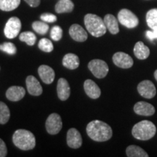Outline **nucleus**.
<instances>
[{
    "mask_svg": "<svg viewBox=\"0 0 157 157\" xmlns=\"http://www.w3.org/2000/svg\"><path fill=\"white\" fill-rule=\"evenodd\" d=\"M87 133L92 140L97 142H104L110 140L113 132L108 124L100 120L90 121L87 126Z\"/></svg>",
    "mask_w": 157,
    "mask_h": 157,
    "instance_id": "1",
    "label": "nucleus"
},
{
    "mask_svg": "<svg viewBox=\"0 0 157 157\" xmlns=\"http://www.w3.org/2000/svg\"><path fill=\"white\" fill-rule=\"evenodd\" d=\"M14 145L23 151L33 149L36 146V139L34 134L26 129H17L13 136Z\"/></svg>",
    "mask_w": 157,
    "mask_h": 157,
    "instance_id": "2",
    "label": "nucleus"
},
{
    "mask_svg": "<svg viewBox=\"0 0 157 157\" xmlns=\"http://www.w3.org/2000/svg\"><path fill=\"white\" fill-rule=\"evenodd\" d=\"M84 25L92 36L101 37L106 33V26L101 17L95 14H87L84 16Z\"/></svg>",
    "mask_w": 157,
    "mask_h": 157,
    "instance_id": "3",
    "label": "nucleus"
},
{
    "mask_svg": "<svg viewBox=\"0 0 157 157\" xmlns=\"http://www.w3.org/2000/svg\"><path fill=\"white\" fill-rule=\"evenodd\" d=\"M156 132V127L154 124L148 120H143L137 123L132 130L133 137L140 140H150Z\"/></svg>",
    "mask_w": 157,
    "mask_h": 157,
    "instance_id": "4",
    "label": "nucleus"
},
{
    "mask_svg": "<svg viewBox=\"0 0 157 157\" xmlns=\"http://www.w3.org/2000/svg\"><path fill=\"white\" fill-rule=\"evenodd\" d=\"M118 21L124 26L128 29H133L139 24V20L132 11L127 9H122L118 13Z\"/></svg>",
    "mask_w": 157,
    "mask_h": 157,
    "instance_id": "5",
    "label": "nucleus"
},
{
    "mask_svg": "<svg viewBox=\"0 0 157 157\" xmlns=\"http://www.w3.org/2000/svg\"><path fill=\"white\" fill-rule=\"evenodd\" d=\"M88 68L92 74L98 78L105 77L109 73V66L105 61L99 59H95L91 60L88 63Z\"/></svg>",
    "mask_w": 157,
    "mask_h": 157,
    "instance_id": "6",
    "label": "nucleus"
},
{
    "mask_svg": "<svg viewBox=\"0 0 157 157\" xmlns=\"http://www.w3.org/2000/svg\"><path fill=\"white\" fill-rule=\"evenodd\" d=\"M45 126L49 134H58L63 127V122L60 116L56 113H51L47 119Z\"/></svg>",
    "mask_w": 157,
    "mask_h": 157,
    "instance_id": "7",
    "label": "nucleus"
},
{
    "mask_svg": "<svg viewBox=\"0 0 157 157\" xmlns=\"http://www.w3.org/2000/svg\"><path fill=\"white\" fill-rule=\"evenodd\" d=\"M21 22L17 17H12L6 23L4 33L5 36L8 39H14L21 31Z\"/></svg>",
    "mask_w": 157,
    "mask_h": 157,
    "instance_id": "8",
    "label": "nucleus"
},
{
    "mask_svg": "<svg viewBox=\"0 0 157 157\" xmlns=\"http://www.w3.org/2000/svg\"><path fill=\"white\" fill-rule=\"evenodd\" d=\"M137 91L142 97L151 99L156 94V89L155 85L150 80H144L137 85Z\"/></svg>",
    "mask_w": 157,
    "mask_h": 157,
    "instance_id": "9",
    "label": "nucleus"
},
{
    "mask_svg": "<svg viewBox=\"0 0 157 157\" xmlns=\"http://www.w3.org/2000/svg\"><path fill=\"white\" fill-rule=\"evenodd\" d=\"M113 62L116 66L121 68H129L133 66L132 58L128 54L118 52L113 56Z\"/></svg>",
    "mask_w": 157,
    "mask_h": 157,
    "instance_id": "10",
    "label": "nucleus"
},
{
    "mask_svg": "<svg viewBox=\"0 0 157 157\" xmlns=\"http://www.w3.org/2000/svg\"><path fill=\"white\" fill-rule=\"evenodd\" d=\"M66 140H67L68 146L71 148H78L82 145V135L75 128H71L68 131Z\"/></svg>",
    "mask_w": 157,
    "mask_h": 157,
    "instance_id": "11",
    "label": "nucleus"
},
{
    "mask_svg": "<svg viewBox=\"0 0 157 157\" xmlns=\"http://www.w3.org/2000/svg\"><path fill=\"white\" fill-rule=\"evenodd\" d=\"M25 84H26L27 90L30 95L39 96L42 93V87L37 78L34 76H27L25 79Z\"/></svg>",
    "mask_w": 157,
    "mask_h": 157,
    "instance_id": "12",
    "label": "nucleus"
},
{
    "mask_svg": "<svg viewBox=\"0 0 157 157\" xmlns=\"http://www.w3.org/2000/svg\"><path fill=\"white\" fill-rule=\"evenodd\" d=\"M69 34L74 41L78 42H85L87 39V33L78 24H73L69 29Z\"/></svg>",
    "mask_w": 157,
    "mask_h": 157,
    "instance_id": "13",
    "label": "nucleus"
},
{
    "mask_svg": "<svg viewBox=\"0 0 157 157\" xmlns=\"http://www.w3.org/2000/svg\"><path fill=\"white\" fill-rule=\"evenodd\" d=\"M57 93L59 99L62 101H65L69 98L71 94V89L69 84L67 80L64 78H59L57 86Z\"/></svg>",
    "mask_w": 157,
    "mask_h": 157,
    "instance_id": "14",
    "label": "nucleus"
},
{
    "mask_svg": "<svg viewBox=\"0 0 157 157\" xmlns=\"http://www.w3.org/2000/svg\"><path fill=\"white\" fill-rule=\"evenodd\" d=\"M38 73L44 83L50 84L53 82L56 74L54 70L50 66L47 65H42L38 68Z\"/></svg>",
    "mask_w": 157,
    "mask_h": 157,
    "instance_id": "15",
    "label": "nucleus"
},
{
    "mask_svg": "<svg viewBox=\"0 0 157 157\" xmlns=\"http://www.w3.org/2000/svg\"><path fill=\"white\" fill-rule=\"evenodd\" d=\"M25 95V90L20 86H12L6 92V97L10 101L16 102L23 99Z\"/></svg>",
    "mask_w": 157,
    "mask_h": 157,
    "instance_id": "16",
    "label": "nucleus"
},
{
    "mask_svg": "<svg viewBox=\"0 0 157 157\" xmlns=\"http://www.w3.org/2000/svg\"><path fill=\"white\" fill-rule=\"evenodd\" d=\"M134 111L140 116H152L155 113V108L151 104L144 101L137 102L134 106Z\"/></svg>",
    "mask_w": 157,
    "mask_h": 157,
    "instance_id": "17",
    "label": "nucleus"
},
{
    "mask_svg": "<svg viewBox=\"0 0 157 157\" xmlns=\"http://www.w3.org/2000/svg\"><path fill=\"white\" fill-rule=\"evenodd\" d=\"M84 89L87 96L92 99H97L101 96V89L93 80H86L84 83Z\"/></svg>",
    "mask_w": 157,
    "mask_h": 157,
    "instance_id": "18",
    "label": "nucleus"
},
{
    "mask_svg": "<svg viewBox=\"0 0 157 157\" xmlns=\"http://www.w3.org/2000/svg\"><path fill=\"white\" fill-rule=\"evenodd\" d=\"M63 65L68 69L74 70L79 66V58L75 54L68 53L63 58Z\"/></svg>",
    "mask_w": 157,
    "mask_h": 157,
    "instance_id": "19",
    "label": "nucleus"
},
{
    "mask_svg": "<svg viewBox=\"0 0 157 157\" xmlns=\"http://www.w3.org/2000/svg\"><path fill=\"white\" fill-rule=\"evenodd\" d=\"M104 23H105L106 29L112 34H117L119 33V28L117 18L111 14H108L104 17Z\"/></svg>",
    "mask_w": 157,
    "mask_h": 157,
    "instance_id": "20",
    "label": "nucleus"
},
{
    "mask_svg": "<svg viewBox=\"0 0 157 157\" xmlns=\"http://www.w3.org/2000/svg\"><path fill=\"white\" fill-rule=\"evenodd\" d=\"M134 54L139 60H145L148 58L150 55V50L142 42H137L135 45Z\"/></svg>",
    "mask_w": 157,
    "mask_h": 157,
    "instance_id": "21",
    "label": "nucleus"
},
{
    "mask_svg": "<svg viewBox=\"0 0 157 157\" xmlns=\"http://www.w3.org/2000/svg\"><path fill=\"white\" fill-rule=\"evenodd\" d=\"M74 8V4L71 0H60L56 5V12L57 13H71Z\"/></svg>",
    "mask_w": 157,
    "mask_h": 157,
    "instance_id": "22",
    "label": "nucleus"
},
{
    "mask_svg": "<svg viewBox=\"0 0 157 157\" xmlns=\"http://www.w3.org/2000/svg\"><path fill=\"white\" fill-rule=\"evenodd\" d=\"M126 154L128 157H148L147 153L140 147L132 145L126 149Z\"/></svg>",
    "mask_w": 157,
    "mask_h": 157,
    "instance_id": "23",
    "label": "nucleus"
},
{
    "mask_svg": "<svg viewBox=\"0 0 157 157\" xmlns=\"http://www.w3.org/2000/svg\"><path fill=\"white\" fill-rule=\"evenodd\" d=\"M20 4L21 0H0V10L6 12L14 10Z\"/></svg>",
    "mask_w": 157,
    "mask_h": 157,
    "instance_id": "24",
    "label": "nucleus"
},
{
    "mask_svg": "<svg viewBox=\"0 0 157 157\" xmlns=\"http://www.w3.org/2000/svg\"><path fill=\"white\" fill-rule=\"evenodd\" d=\"M146 23L152 30L157 29V8L150 10L147 13Z\"/></svg>",
    "mask_w": 157,
    "mask_h": 157,
    "instance_id": "25",
    "label": "nucleus"
},
{
    "mask_svg": "<svg viewBox=\"0 0 157 157\" xmlns=\"http://www.w3.org/2000/svg\"><path fill=\"white\" fill-rule=\"evenodd\" d=\"M10 111L8 106L5 103L0 101V124H5L9 121Z\"/></svg>",
    "mask_w": 157,
    "mask_h": 157,
    "instance_id": "26",
    "label": "nucleus"
},
{
    "mask_svg": "<svg viewBox=\"0 0 157 157\" xmlns=\"http://www.w3.org/2000/svg\"><path fill=\"white\" fill-rule=\"evenodd\" d=\"M19 39L21 42L26 43L29 46H33L36 41V36L33 32L31 31H25L20 34Z\"/></svg>",
    "mask_w": 157,
    "mask_h": 157,
    "instance_id": "27",
    "label": "nucleus"
},
{
    "mask_svg": "<svg viewBox=\"0 0 157 157\" xmlns=\"http://www.w3.org/2000/svg\"><path fill=\"white\" fill-rule=\"evenodd\" d=\"M32 28L39 34L44 35L49 30V25L44 21H35L32 23Z\"/></svg>",
    "mask_w": 157,
    "mask_h": 157,
    "instance_id": "28",
    "label": "nucleus"
},
{
    "mask_svg": "<svg viewBox=\"0 0 157 157\" xmlns=\"http://www.w3.org/2000/svg\"><path fill=\"white\" fill-rule=\"evenodd\" d=\"M38 48L45 52H51L54 49L52 42H51L50 39L46 38H43L39 41Z\"/></svg>",
    "mask_w": 157,
    "mask_h": 157,
    "instance_id": "29",
    "label": "nucleus"
},
{
    "mask_svg": "<svg viewBox=\"0 0 157 157\" xmlns=\"http://www.w3.org/2000/svg\"><path fill=\"white\" fill-rule=\"evenodd\" d=\"M0 50L3 51L6 53L13 56L16 53L17 48L14 44L12 42H5L3 44H0Z\"/></svg>",
    "mask_w": 157,
    "mask_h": 157,
    "instance_id": "30",
    "label": "nucleus"
},
{
    "mask_svg": "<svg viewBox=\"0 0 157 157\" xmlns=\"http://www.w3.org/2000/svg\"><path fill=\"white\" fill-rule=\"evenodd\" d=\"M50 36L52 40L59 41L60 40L63 36V30L59 25H55L51 29Z\"/></svg>",
    "mask_w": 157,
    "mask_h": 157,
    "instance_id": "31",
    "label": "nucleus"
},
{
    "mask_svg": "<svg viewBox=\"0 0 157 157\" xmlns=\"http://www.w3.org/2000/svg\"><path fill=\"white\" fill-rule=\"evenodd\" d=\"M40 18L42 21L46 23H54L57 21L56 15L51 13H43L41 15Z\"/></svg>",
    "mask_w": 157,
    "mask_h": 157,
    "instance_id": "32",
    "label": "nucleus"
},
{
    "mask_svg": "<svg viewBox=\"0 0 157 157\" xmlns=\"http://www.w3.org/2000/svg\"><path fill=\"white\" fill-rule=\"evenodd\" d=\"M7 154V148L5 143L0 138V157H5Z\"/></svg>",
    "mask_w": 157,
    "mask_h": 157,
    "instance_id": "33",
    "label": "nucleus"
},
{
    "mask_svg": "<svg viewBox=\"0 0 157 157\" xmlns=\"http://www.w3.org/2000/svg\"><path fill=\"white\" fill-rule=\"evenodd\" d=\"M146 36L151 41L154 40V39H157V29H154L152 31H146Z\"/></svg>",
    "mask_w": 157,
    "mask_h": 157,
    "instance_id": "34",
    "label": "nucleus"
},
{
    "mask_svg": "<svg viewBox=\"0 0 157 157\" xmlns=\"http://www.w3.org/2000/svg\"><path fill=\"white\" fill-rule=\"evenodd\" d=\"M31 7H36L40 5V0H24Z\"/></svg>",
    "mask_w": 157,
    "mask_h": 157,
    "instance_id": "35",
    "label": "nucleus"
},
{
    "mask_svg": "<svg viewBox=\"0 0 157 157\" xmlns=\"http://www.w3.org/2000/svg\"><path fill=\"white\" fill-rule=\"evenodd\" d=\"M154 77H155V78H156V80L157 81V70L155 71V72H154Z\"/></svg>",
    "mask_w": 157,
    "mask_h": 157,
    "instance_id": "36",
    "label": "nucleus"
}]
</instances>
